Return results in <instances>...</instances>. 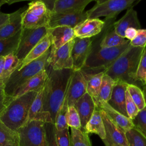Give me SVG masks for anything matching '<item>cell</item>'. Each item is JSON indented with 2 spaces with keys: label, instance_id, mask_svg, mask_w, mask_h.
Returning <instances> with one entry per match:
<instances>
[{
  "label": "cell",
  "instance_id": "obj_27",
  "mask_svg": "<svg viewBox=\"0 0 146 146\" xmlns=\"http://www.w3.org/2000/svg\"><path fill=\"white\" fill-rule=\"evenodd\" d=\"M21 33L22 30L11 36L0 39V56L15 54L20 42Z\"/></svg>",
  "mask_w": 146,
  "mask_h": 146
},
{
  "label": "cell",
  "instance_id": "obj_21",
  "mask_svg": "<svg viewBox=\"0 0 146 146\" xmlns=\"http://www.w3.org/2000/svg\"><path fill=\"white\" fill-rule=\"evenodd\" d=\"M98 109L104 111L109 119L124 132H126L134 127L130 119L114 110L108 103L102 101Z\"/></svg>",
  "mask_w": 146,
  "mask_h": 146
},
{
  "label": "cell",
  "instance_id": "obj_36",
  "mask_svg": "<svg viewBox=\"0 0 146 146\" xmlns=\"http://www.w3.org/2000/svg\"><path fill=\"white\" fill-rule=\"evenodd\" d=\"M30 13L41 18H48L49 10L43 1H34L29 3L27 9Z\"/></svg>",
  "mask_w": 146,
  "mask_h": 146
},
{
  "label": "cell",
  "instance_id": "obj_41",
  "mask_svg": "<svg viewBox=\"0 0 146 146\" xmlns=\"http://www.w3.org/2000/svg\"><path fill=\"white\" fill-rule=\"evenodd\" d=\"M47 146H58L56 137V128L54 123H44Z\"/></svg>",
  "mask_w": 146,
  "mask_h": 146
},
{
  "label": "cell",
  "instance_id": "obj_17",
  "mask_svg": "<svg viewBox=\"0 0 146 146\" xmlns=\"http://www.w3.org/2000/svg\"><path fill=\"white\" fill-rule=\"evenodd\" d=\"M92 0H56L54 1L52 14H75L84 11L87 5Z\"/></svg>",
  "mask_w": 146,
  "mask_h": 146
},
{
  "label": "cell",
  "instance_id": "obj_10",
  "mask_svg": "<svg viewBox=\"0 0 146 146\" xmlns=\"http://www.w3.org/2000/svg\"><path fill=\"white\" fill-rule=\"evenodd\" d=\"M104 125L106 138L103 140L105 146H129L125 132L115 125L102 110H99Z\"/></svg>",
  "mask_w": 146,
  "mask_h": 146
},
{
  "label": "cell",
  "instance_id": "obj_22",
  "mask_svg": "<svg viewBox=\"0 0 146 146\" xmlns=\"http://www.w3.org/2000/svg\"><path fill=\"white\" fill-rule=\"evenodd\" d=\"M44 87L38 92L29 113L28 121L39 120L44 123H52L50 114L47 112L43 111Z\"/></svg>",
  "mask_w": 146,
  "mask_h": 146
},
{
  "label": "cell",
  "instance_id": "obj_23",
  "mask_svg": "<svg viewBox=\"0 0 146 146\" xmlns=\"http://www.w3.org/2000/svg\"><path fill=\"white\" fill-rule=\"evenodd\" d=\"M24 11L21 8L10 14L9 21L0 30V39L11 36L22 29V14Z\"/></svg>",
  "mask_w": 146,
  "mask_h": 146
},
{
  "label": "cell",
  "instance_id": "obj_26",
  "mask_svg": "<svg viewBox=\"0 0 146 146\" xmlns=\"http://www.w3.org/2000/svg\"><path fill=\"white\" fill-rule=\"evenodd\" d=\"M88 133H95L103 140L106 138L104 125L100 112V110L96 108L90 119L86 124L84 129Z\"/></svg>",
  "mask_w": 146,
  "mask_h": 146
},
{
  "label": "cell",
  "instance_id": "obj_29",
  "mask_svg": "<svg viewBox=\"0 0 146 146\" xmlns=\"http://www.w3.org/2000/svg\"><path fill=\"white\" fill-rule=\"evenodd\" d=\"M48 21V18L36 17L27 9L25 10L22 14V29H35L42 26H47Z\"/></svg>",
  "mask_w": 146,
  "mask_h": 146
},
{
  "label": "cell",
  "instance_id": "obj_48",
  "mask_svg": "<svg viewBox=\"0 0 146 146\" xmlns=\"http://www.w3.org/2000/svg\"><path fill=\"white\" fill-rule=\"evenodd\" d=\"M5 59V56H0V78H1L2 71H3Z\"/></svg>",
  "mask_w": 146,
  "mask_h": 146
},
{
  "label": "cell",
  "instance_id": "obj_11",
  "mask_svg": "<svg viewBox=\"0 0 146 146\" xmlns=\"http://www.w3.org/2000/svg\"><path fill=\"white\" fill-rule=\"evenodd\" d=\"M87 79L81 70L73 71L65 98L68 106H74L75 102L87 93Z\"/></svg>",
  "mask_w": 146,
  "mask_h": 146
},
{
  "label": "cell",
  "instance_id": "obj_14",
  "mask_svg": "<svg viewBox=\"0 0 146 146\" xmlns=\"http://www.w3.org/2000/svg\"><path fill=\"white\" fill-rule=\"evenodd\" d=\"M48 75V72L47 68H45L28 80L21 86H20L14 92L12 96L6 102V106L11 101L27 92L31 91L38 92L44 87L47 79Z\"/></svg>",
  "mask_w": 146,
  "mask_h": 146
},
{
  "label": "cell",
  "instance_id": "obj_7",
  "mask_svg": "<svg viewBox=\"0 0 146 146\" xmlns=\"http://www.w3.org/2000/svg\"><path fill=\"white\" fill-rule=\"evenodd\" d=\"M44 123L30 120L20 128L17 131L19 146H47Z\"/></svg>",
  "mask_w": 146,
  "mask_h": 146
},
{
  "label": "cell",
  "instance_id": "obj_46",
  "mask_svg": "<svg viewBox=\"0 0 146 146\" xmlns=\"http://www.w3.org/2000/svg\"><path fill=\"white\" fill-rule=\"evenodd\" d=\"M10 18V14L4 13L0 11V30L7 23Z\"/></svg>",
  "mask_w": 146,
  "mask_h": 146
},
{
  "label": "cell",
  "instance_id": "obj_2",
  "mask_svg": "<svg viewBox=\"0 0 146 146\" xmlns=\"http://www.w3.org/2000/svg\"><path fill=\"white\" fill-rule=\"evenodd\" d=\"M144 48L129 45L114 63L103 71L104 74L110 76L114 82L138 86L136 75Z\"/></svg>",
  "mask_w": 146,
  "mask_h": 146
},
{
  "label": "cell",
  "instance_id": "obj_19",
  "mask_svg": "<svg viewBox=\"0 0 146 146\" xmlns=\"http://www.w3.org/2000/svg\"><path fill=\"white\" fill-rule=\"evenodd\" d=\"M74 107L79 116L81 129L84 130L86 124L96 109L95 103L91 96L87 92L75 102Z\"/></svg>",
  "mask_w": 146,
  "mask_h": 146
},
{
  "label": "cell",
  "instance_id": "obj_43",
  "mask_svg": "<svg viewBox=\"0 0 146 146\" xmlns=\"http://www.w3.org/2000/svg\"><path fill=\"white\" fill-rule=\"evenodd\" d=\"M130 45L135 47H146V29H139L137 30L136 36L130 41Z\"/></svg>",
  "mask_w": 146,
  "mask_h": 146
},
{
  "label": "cell",
  "instance_id": "obj_8",
  "mask_svg": "<svg viewBox=\"0 0 146 146\" xmlns=\"http://www.w3.org/2000/svg\"><path fill=\"white\" fill-rule=\"evenodd\" d=\"M47 26H42L35 29H22L20 42L14 55L20 60L24 59L31 49L48 33Z\"/></svg>",
  "mask_w": 146,
  "mask_h": 146
},
{
  "label": "cell",
  "instance_id": "obj_25",
  "mask_svg": "<svg viewBox=\"0 0 146 146\" xmlns=\"http://www.w3.org/2000/svg\"><path fill=\"white\" fill-rule=\"evenodd\" d=\"M83 73L87 82V92L92 98L96 108H98L102 102L99 98V91L104 72H100L94 75H88L83 72Z\"/></svg>",
  "mask_w": 146,
  "mask_h": 146
},
{
  "label": "cell",
  "instance_id": "obj_6",
  "mask_svg": "<svg viewBox=\"0 0 146 146\" xmlns=\"http://www.w3.org/2000/svg\"><path fill=\"white\" fill-rule=\"evenodd\" d=\"M135 0H98L90 10L86 11L88 19L105 17L106 20L115 18L121 11L134 6Z\"/></svg>",
  "mask_w": 146,
  "mask_h": 146
},
{
  "label": "cell",
  "instance_id": "obj_1",
  "mask_svg": "<svg viewBox=\"0 0 146 146\" xmlns=\"http://www.w3.org/2000/svg\"><path fill=\"white\" fill-rule=\"evenodd\" d=\"M48 72L43 90V111L50 114L54 124L56 113L64 100L72 70L50 68Z\"/></svg>",
  "mask_w": 146,
  "mask_h": 146
},
{
  "label": "cell",
  "instance_id": "obj_34",
  "mask_svg": "<svg viewBox=\"0 0 146 146\" xmlns=\"http://www.w3.org/2000/svg\"><path fill=\"white\" fill-rule=\"evenodd\" d=\"M127 91L139 111L143 110L146 107V104L143 91L138 86L134 84H128Z\"/></svg>",
  "mask_w": 146,
  "mask_h": 146
},
{
  "label": "cell",
  "instance_id": "obj_13",
  "mask_svg": "<svg viewBox=\"0 0 146 146\" xmlns=\"http://www.w3.org/2000/svg\"><path fill=\"white\" fill-rule=\"evenodd\" d=\"M86 11L75 14H52L49 11L48 29L58 26H66L74 29L80 22L87 19Z\"/></svg>",
  "mask_w": 146,
  "mask_h": 146
},
{
  "label": "cell",
  "instance_id": "obj_5",
  "mask_svg": "<svg viewBox=\"0 0 146 146\" xmlns=\"http://www.w3.org/2000/svg\"><path fill=\"white\" fill-rule=\"evenodd\" d=\"M50 54V48L39 58L33 60L20 70H16L3 84V92L6 102L14 92L23 83L47 68V60Z\"/></svg>",
  "mask_w": 146,
  "mask_h": 146
},
{
  "label": "cell",
  "instance_id": "obj_38",
  "mask_svg": "<svg viewBox=\"0 0 146 146\" xmlns=\"http://www.w3.org/2000/svg\"><path fill=\"white\" fill-rule=\"evenodd\" d=\"M132 121L134 128L146 137V107L139 112Z\"/></svg>",
  "mask_w": 146,
  "mask_h": 146
},
{
  "label": "cell",
  "instance_id": "obj_47",
  "mask_svg": "<svg viewBox=\"0 0 146 146\" xmlns=\"http://www.w3.org/2000/svg\"><path fill=\"white\" fill-rule=\"evenodd\" d=\"M6 107V96L3 92L0 94V115L5 109Z\"/></svg>",
  "mask_w": 146,
  "mask_h": 146
},
{
  "label": "cell",
  "instance_id": "obj_37",
  "mask_svg": "<svg viewBox=\"0 0 146 146\" xmlns=\"http://www.w3.org/2000/svg\"><path fill=\"white\" fill-rule=\"evenodd\" d=\"M125 136L129 146H146V137L135 128L126 132Z\"/></svg>",
  "mask_w": 146,
  "mask_h": 146
},
{
  "label": "cell",
  "instance_id": "obj_35",
  "mask_svg": "<svg viewBox=\"0 0 146 146\" xmlns=\"http://www.w3.org/2000/svg\"><path fill=\"white\" fill-rule=\"evenodd\" d=\"M68 104L66 99L63 103L62 106L58 111L54 122V125L56 129L58 131H61L66 128H68V126L67 123V114L68 111Z\"/></svg>",
  "mask_w": 146,
  "mask_h": 146
},
{
  "label": "cell",
  "instance_id": "obj_32",
  "mask_svg": "<svg viewBox=\"0 0 146 146\" xmlns=\"http://www.w3.org/2000/svg\"><path fill=\"white\" fill-rule=\"evenodd\" d=\"M70 146H92L88 134L82 129L71 128Z\"/></svg>",
  "mask_w": 146,
  "mask_h": 146
},
{
  "label": "cell",
  "instance_id": "obj_18",
  "mask_svg": "<svg viewBox=\"0 0 146 146\" xmlns=\"http://www.w3.org/2000/svg\"><path fill=\"white\" fill-rule=\"evenodd\" d=\"M128 85L124 82H115L111 98L107 102L114 110L127 117H128L125 108V92Z\"/></svg>",
  "mask_w": 146,
  "mask_h": 146
},
{
  "label": "cell",
  "instance_id": "obj_16",
  "mask_svg": "<svg viewBox=\"0 0 146 146\" xmlns=\"http://www.w3.org/2000/svg\"><path fill=\"white\" fill-rule=\"evenodd\" d=\"M104 21L97 19H86L74 28L76 38H91L99 34L104 27Z\"/></svg>",
  "mask_w": 146,
  "mask_h": 146
},
{
  "label": "cell",
  "instance_id": "obj_30",
  "mask_svg": "<svg viewBox=\"0 0 146 146\" xmlns=\"http://www.w3.org/2000/svg\"><path fill=\"white\" fill-rule=\"evenodd\" d=\"M129 42V40L121 37L113 30L104 36L100 42L99 46L102 48L116 47L123 46Z\"/></svg>",
  "mask_w": 146,
  "mask_h": 146
},
{
  "label": "cell",
  "instance_id": "obj_51",
  "mask_svg": "<svg viewBox=\"0 0 146 146\" xmlns=\"http://www.w3.org/2000/svg\"><path fill=\"white\" fill-rule=\"evenodd\" d=\"M3 92V83L0 81V94Z\"/></svg>",
  "mask_w": 146,
  "mask_h": 146
},
{
  "label": "cell",
  "instance_id": "obj_44",
  "mask_svg": "<svg viewBox=\"0 0 146 146\" xmlns=\"http://www.w3.org/2000/svg\"><path fill=\"white\" fill-rule=\"evenodd\" d=\"M56 137L58 146H70L68 128H66L61 131L56 129Z\"/></svg>",
  "mask_w": 146,
  "mask_h": 146
},
{
  "label": "cell",
  "instance_id": "obj_39",
  "mask_svg": "<svg viewBox=\"0 0 146 146\" xmlns=\"http://www.w3.org/2000/svg\"><path fill=\"white\" fill-rule=\"evenodd\" d=\"M67 123L68 127L81 129V123L79 116L74 106L68 108L67 114Z\"/></svg>",
  "mask_w": 146,
  "mask_h": 146
},
{
  "label": "cell",
  "instance_id": "obj_49",
  "mask_svg": "<svg viewBox=\"0 0 146 146\" xmlns=\"http://www.w3.org/2000/svg\"><path fill=\"white\" fill-rule=\"evenodd\" d=\"M15 2V1H0V8L1 7L2 5H3L4 3H9V4H11L12 3Z\"/></svg>",
  "mask_w": 146,
  "mask_h": 146
},
{
  "label": "cell",
  "instance_id": "obj_40",
  "mask_svg": "<svg viewBox=\"0 0 146 146\" xmlns=\"http://www.w3.org/2000/svg\"><path fill=\"white\" fill-rule=\"evenodd\" d=\"M145 76H146V47H144L143 52L142 53L139 66L137 67L136 79L137 82H140V83L144 85L145 83Z\"/></svg>",
  "mask_w": 146,
  "mask_h": 146
},
{
  "label": "cell",
  "instance_id": "obj_28",
  "mask_svg": "<svg viewBox=\"0 0 146 146\" xmlns=\"http://www.w3.org/2000/svg\"><path fill=\"white\" fill-rule=\"evenodd\" d=\"M19 135L0 120V146H19Z\"/></svg>",
  "mask_w": 146,
  "mask_h": 146
},
{
  "label": "cell",
  "instance_id": "obj_9",
  "mask_svg": "<svg viewBox=\"0 0 146 146\" xmlns=\"http://www.w3.org/2000/svg\"><path fill=\"white\" fill-rule=\"evenodd\" d=\"M74 39L67 43L53 52H50L47 60V66L54 70H72L71 51Z\"/></svg>",
  "mask_w": 146,
  "mask_h": 146
},
{
  "label": "cell",
  "instance_id": "obj_50",
  "mask_svg": "<svg viewBox=\"0 0 146 146\" xmlns=\"http://www.w3.org/2000/svg\"><path fill=\"white\" fill-rule=\"evenodd\" d=\"M143 95H144V99H145V104H146V83L143 85Z\"/></svg>",
  "mask_w": 146,
  "mask_h": 146
},
{
  "label": "cell",
  "instance_id": "obj_15",
  "mask_svg": "<svg viewBox=\"0 0 146 146\" xmlns=\"http://www.w3.org/2000/svg\"><path fill=\"white\" fill-rule=\"evenodd\" d=\"M47 34L51 42L50 52H54L76 38L74 29L66 26H58L48 29Z\"/></svg>",
  "mask_w": 146,
  "mask_h": 146
},
{
  "label": "cell",
  "instance_id": "obj_20",
  "mask_svg": "<svg viewBox=\"0 0 146 146\" xmlns=\"http://www.w3.org/2000/svg\"><path fill=\"white\" fill-rule=\"evenodd\" d=\"M113 26L116 33L124 38V33L127 29L133 27L139 30L141 27L137 12L133 9V7L129 8L126 13L120 19L115 22Z\"/></svg>",
  "mask_w": 146,
  "mask_h": 146
},
{
  "label": "cell",
  "instance_id": "obj_24",
  "mask_svg": "<svg viewBox=\"0 0 146 146\" xmlns=\"http://www.w3.org/2000/svg\"><path fill=\"white\" fill-rule=\"evenodd\" d=\"M51 46V42L47 34L31 49L24 59L20 63L17 70L21 69L30 62L40 57L50 48Z\"/></svg>",
  "mask_w": 146,
  "mask_h": 146
},
{
  "label": "cell",
  "instance_id": "obj_4",
  "mask_svg": "<svg viewBox=\"0 0 146 146\" xmlns=\"http://www.w3.org/2000/svg\"><path fill=\"white\" fill-rule=\"evenodd\" d=\"M129 43L111 48H102L99 44V46H92L91 51L81 71L88 75L104 71L128 48Z\"/></svg>",
  "mask_w": 146,
  "mask_h": 146
},
{
  "label": "cell",
  "instance_id": "obj_52",
  "mask_svg": "<svg viewBox=\"0 0 146 146\" xmlns=\"http://www.w3.org/2000/svg\"><path fill=\"white\" fill-rule=\"evenodd\" d=\"M145 83H146V76H145Z\"/></svg>",
  "mask_w": 146,
  "mask_h": 146
},
{
  "label": "cell",
  "instance_id": "obj_33",
  "mask_svg": "<svg viewBox=\"0 0 146 146\" xmlns=\"http://www.w3.org/2000/svg\"><path fill=\"white\" fill-rule=\"evenodd\" d=\"M114 83V80L110 76L104 74L99 91V98L101 101L107 103L108 102L111 96Z\"/></svg>",
  "mask_w": 146,
  "mask_h": 146
},
{
  "label": "cell",
  "instance_id": "obj_12",
  "mask_svg": "<svg viewBox=\"0 0 146 146\" xmlns=\"http://www.w3.org/2000/svg\"><path fill=\"white\" fill-rule=\"evenodd\" d=\"M92 40L91 38L74 39V43L71 51L72 59V70H81L91 51Z\"/></svg>",
  "mask_w": 146,
  "mask_h": 146
},
{
  "label": "cell",
  "instance_id": "obj_3",
  "mask_svg": "<svg viewBox=\"0 0 146 146\" xmlns=\"http://www.w3.org/2000/svg\"><path fill=\"white\" fill-rule=\"evenodd\" d=\"M37 92H27L9 103L0 115V120L10 129L17 132L28 121L31 106Z\"/></svg>",
  "mask_w": 146,
  "mask_h": 146
},
{
  "label": "cell",
  "instance_id": "obj_31",
  "mask_svg": "<svg viewBox=\"0 0 146 146\" xmlns=\"http://www.w3.org/2000/svg\"><path fill=\"white\" fill-rule=\"evenodd\" d=\"M5 58L3 71L0 78V81L3 84L17 69L20 64V60L13 54H10L5 56Z\"/></svg>",
  "mask_w": 146,
  "mask_h": 146
},
{
  "label": "cell",
  "instance_id": "obj_42",
  "mask_svg": "<svg viewBox=\"0 0 146 146\" xmlns=\"http://www.w3.org/2000/svg\"><path fill=\"white\" fill-rule=\"evenodd\" d=\"M125 108L128 117L131 120L136 116L139 112V110L132 100L127 90L125 92Z\"/></svg>",
  "mask_w": 146,
  "mask_h": 146
},
{
  "label": "cell",
  "instance_id": "obj_45",
  "mask_svg": "<svg viewBox=\"0 0 146 146\" xmlns=\"http://www.w3.org/2000/svg\"><path fill=\"white\" fill-rule=\"evenodd\" d=\"M137 30L133 27L127 29L124 33L125 38L129 41L132 40L136 36L137 34Z\"/></svg>",
  "mask_w": 146,
  "mask_h": 146
},
{
  "label": "cell",
  "instance_id": "obj_53",
  "mask_svg": "<svg viewBox=\"0 0 146 146\" xmlns=\"http://www.w3.org/2000/svg\"><path fill=\"white\" fill-rule=\"evenodd\" d=\"M10 146H11V145H10Z\"/></svg>",
  "mask_w": 146,
  "mask_h": 146
}]
</instances>
